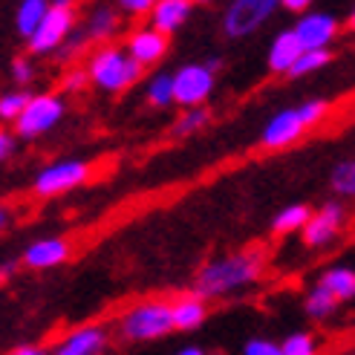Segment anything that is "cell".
I'll list each match as a JSON object with an SVG mask.
<instances>
[{"mask_svg":"<svg viewBox=\"0 0 355 355\" xmlns=\"http://www.w3.org/2000/svg\"><path fill=\"white\" fill-rule=\"evenodd\" d=\"M352 355H355V352H352Z\"/></svg>","mask_w":355,"mask_h":355,"instance_id":"obj_40","label":"cell"},{"mask_svg":"<svg viewBox=\"0 0 355 355\" xmlns=\"http://www.w3.org/2000/svg\"><path fill=\"white\" fill-rule=\"evenodd\" d=\"M119 9L130 17H150L153 12V0H121Z\"/></svg>","mask_w":355,"mask_h":355,"instance_id":"obj_31","label":"cell"},{"mask_svg":"<svg viewBox=\"0 0 355 355\" xmlns=\"http://www.w3.org/2000/svg\"><path fill=\"white\" fill-rule=\"evenodd\" d=\"M93 168L84 162V159H61V162H52L46 168H41L32 180V191L38 197L49 200V197H61V193L73 191L78 185H84L90 180Z\"/></svg>","mask_w":355,"mask_h":355,"instance_id":"obj_6","label":"cell"},{"mask_svg":"<svg viewBox=\"0 0 355 355\" xmlns=\"http://www.w3.org/2000/svg\"><path fill=\"white\" fill-rule=\"evenodd\" d=\"M344 205L341 202H324L318 211H312V217L306 228L300 232V243L306 248H327L344 228Z\"/></svg>","mask_w":355,"mask_h":355,"instance_id":"obj_9","label":"cell"},{"mask_svg":"<svg viewBox=\"0 0 355 355\" xmlns=\"http://www.w3.org/2000/svg\"><path fill=\"white\" fill-rule=\"evenodd\" d=\"M69 240L67 237H38L24 248V263L29 269H55V266L67 263L69 257Z\"/></svg>","mask_w":355,"mask_h":355,"instance_id":"obj_15","label":"cell"},{"mask_svg":"<svg viewBox=\"0 0 355 355\" xmlns=\"http://www.w3.org/2000/svg\"><path fill=\"white\" fill-rule=\"evenodd\" d=\"M349 26H352V29H355V9H352V12H349Z\"/></svg>","mask_w":355,"mask_h":355,"instance_id":"obj_39","label":"cell"},{"mask_svg":"<svg viewBox=\"0 0 355 355\" xmlns=\"http://www.w3.org/2000/svg\"><path fill=\"white\" fill-rule=\"evenodd\" d=\"M64 116H67V101L61 93H35L21 119L15 121V133L21 139H38L52 128H58Z\"/></svg>","mask_w":355,"mask_h":355,"instance_id":"obj_5","label":"cell"},{"mask_svg":"<svg viewBox=\"0 0 355 355\" xmlns=\"http://www.w3.org/2000/svg\"><path fill=\"white\" fill-rule=\"evenodd\" d=\"M173 332V318H171V300H139L128 306L116 318V335L130 344H145L159 341Z\"/></svg>","mask_w":355,"mask_h":355,"instance_id":"obj_2","label":"cell"},{"mask_svg":"<svg viewBox=\"0 0 355 355\" xmlns=\"http://www.w3.org/2000/svg\"><path fill=\"white\" fill-rule=\"evenodd\" d=\"M141 69L124 46L116 44H104L98 49L90 52L87 58V76H90V84H96L104 93H124L141 78Z\"/></svg>","mask_w":355,"mask_h":355,"instance_id":"obj_3","label":"cell"},{"mask_svg":"<svg viewBox=\"0 0 355 355\" xmlns=\"http://www.w3.org/2000/svg\"><path fill=\"white\" fill-rule=\"evenodd\" d=\"M29 93L24 90H6V93H0V121H17L21 119V113L26 110V104H29Z\"/></svg>","mask_w":355,"mask_h":355,"instance_id":"obj_27","label":"cell"},{"mask_svg":"<svg viewBox=\"0 0 355 355\" xmlns=\"http://www.w3.org/2000/svg\"><path fill=\"white\" fill-rule=\"evenodd\" d=\"M280 9L277 0H232L220 17L225 38H248L260 32L272 21V15Z\"/></svg>","mask_w":355,"mask_h":355,"instance_id":"obj_4","label":"cell"},{"mask_svg":"<svg viewBox=\"0 0 355 355\" xmlns=\"http://www.w3.org/2000/svg\"><path fill=\"white\" fill-rule=\"evenodd\" d=\"M9 225V208L0 205V228H6Z\"/></svg>","mask_w":355,"mask_h":355,"instance_id":"obj_38","label":"cell"},{"mask_svg":"<svg viewBox=\"0 0 355 355\" xmlns=\"http://www.w3.org/2000/svg\"><path fill=\"white\" fill-rule=\"evenodd\" d=\"M214 69L205 64H182L173 73V104H180L182 110L205 107V101L214 93Z\"/></svg>","mask_w":355,"mask_h":355,"instance_id":"obj_8","label":"cell"},{"mask_svg":"<svg viewBox=\"0 0 355 355\" xmlns=\"http://www.w3.org/2000/svg\"><path fill=\"white\" fill-rule=\"evenodd\" d=\"M171 318H173V329L180 332H193L205 324L208 318V304L200 295H180L171 300Z\"/></svg>","mask_w":355,"mask_h":355,"instance_id":"obj_17","label":"cell"},{"mask_svg":"<svg viewBox=\"0 0 355 355\" xmlns=\"http://www.w3.org/2000/svg\"><path fill=\"white\" fill-rule=\"evenodd\" d=\"M332 61V49H306L304 55L297 58V64L292 67V78H304L309 73H318V69H324L327 64Z\"/></svg>","mask_w":355,"mask_h":355,"instance_id":"obj_25","label":"cell"},{"mask_svg":"<svg viewBox=\"0 0 355 355\" xmlns=\"http://www.w3.org/2000/svg\"><path fill=\"white\" fill-rule=\"evenodd\" d=\"M110 344V329L104 324H84L67 332L52 355H101Z\"/></svg>","mask_w":355,"mask_h":355,"instance_id":"obj_12","label":"cell"},{"mask_svg":"<svg viewBox=\"0 0 355 355\" xmlns=\"http://www.w3.org/2000/svg\"><path fill=\"white\" fill-rule=\"evenodd\" d=\"M87 84H90V76H87V69H73V73H67L64 81H61L64 93H81Z\"/></svg>","mask_w":355,"mask_h":355,"instance_id":"obj_32","label":"cell"},{"mask_svg":"<svg viewBox=\"0 0 355 355\" xmlns=\"http://www.w3.org/2000/svg\"><path fill=\"white\" fill-rule=\"evenodd\" d=\"M309 217H312V208H309V205H304V202H292V205L280 208L277 214H275V220H272V232H275V234H300V232L306 228Z\"/></svg>","mask_w":355,"mask_h":355,"instance_id":"obj_21","label":"cell"},{"mask_svg":"<svg viewBox=\"0 0 355 355\" xmlns=\"http://www.w3.org/2000/svg\"><path fill=\"white\" fill-rule=\"evenodd\" d=\"M338 309V300L329 295V289H324L321 283L309 286V292L304 295V312L312 318V321H327V318L335 315Z\"/></svg>","mask_w":355,"mask_h":355,"instance_id":"obj_22","label":"cell"},{"mask_svg":"<svg viewBox=\"0 0 355 355\" xmlns=\"http://www.w3.org/2000/svg\"><path fill=\"white\" fill-rule=\"evenodd\" d=\"M304 52H306L304 44H300L295 29L289 26V29L277 32L275 38H272L269 49H266V67H269L272 73H277V76H289L292 67L297 64V58L304 55Z\"/></svg>","mask_w":355,"mask_h":355,"instance_id":"obj_14","label":"cell"},{"mask_svg":"<svg viewBox=\"0 0 355 355\" xmlns=\"http://www.w3.org/2000/svg\"><path fill=\"white\" fill-rule=\"evenodd\" d=\"M304 133H306V124H304V119H300L297 107H283L263 124L260 145L266 150H283V148L295 145Z\"/></svg>","mask_w":355,"mask_h":355,"instance_id":"obj_11","label":"cell"},{"mask_svg":"<svg viewBox=\"0 0 355 355\" xmlns=\"http://www.w3.org/2000/svg\"><path fill=\"white\" fill-rule=\"evenodd\" d=\"M173 355H205V349L202 347H193V344H188V347H180Z\"/></svg>","mask_w":355,"mask_h":355,"instance_id":"obj_37","label":"cell"},{"mask_svg":"<svg viewBox=\"0 0 355 355\" xmlns=\"http://www.w3.org/2000/svg\"><path fill=\"white\" fill-rule=\"evenodd\" d=\"M12 148H15V139L9 130H0V162L12 156Z\"/></svg>","mask_w":355,"mask_h":355,"instance_id":"obj_34","label":"cell"},{"mask_svg":"<svg viewBox=\"0 0 355 355\" xmlns=\"http://www.w3.org/2000/svg\"><path fill=\"white\" fill-rule=\"evenodd\" d=\"M211 121L208 107H193V110H182V116L173 121V136H191V133H200L205 124Z\"/></svg>","mask_w":355,"mask_h":355,"instance_id":"obj_26","label":"cell"},{"mask_svg":"<svg viewBox=\"0 0 355 355\" xmlns=\"http://www.w3.org/2000/svg\"><path fill=\"white\" fill-rule=\"evenodd\" d=\"M76 29V9L73 3H49V12L44 17V24L38 26V32L26 41L29 52L35 55H46V52H61V46L73 38Z\"/></svg>","mask_w":355,"mask_h":355,"instance_id":"obj_7","label":"cell"},{"mask_svg":"<svg viewBox=\"0 0 355 355\" xmlns=\"http://www.w3.org/2000/svg\"><path fill=\"white\" fill-rule=\"evenodd\" d=\"M145 98L150 107L165 110L173 104V73H156L145 84Z\"/></svg>","mask_w":355,"mask_h":355,"instance_id":"obj_23","label":"cell"},{"mask_svg":"<svg viewBox=\"0 0 355 355\" xmlns=\"http://www.w3.org/2000/svg\"><path fill=\"white\" fill-rule=\"evenodd\" d=\"M9 355H52V349H44L38 344H24V347H15Z\"/></svg>","mask_w":355,"mask_h":355,"instance_id":"obj_35","label":"cell"},{"mask_svg":"<svg viewBox=\"0 0 355 355\" xmlns=\"http://www.w3.org/2000/svg\"><path fill=\"white\" fill-rule=\"evenodd\" d=\"M297 113H300V119H304L306 130H309V128H315V124H321V121L327 119V113H329V101H324V98H309V101L300 104Z\"/></svg>","mask_w":355,"mask_h":355,"instance_id":"obj_29","label":"cell"},{"mask_svg":"<svg viewBox=\"0 0 355 355\" xmlns=\"http://www.w3.org/2000/svg\"><path fill=\"white\" fill-rule=\"evenodd\" d=\"M318 283H321L324 289H329V295L338 300V304L355 297V269L352 266H329V269H324Z\"/></svg>","mask_w":355,"mask_h":355,"instance_id":"obj_19","label":"cell"},{"mask_svg":"<svg viewBox=\"0 0 355 355\" xmlns=\"http://www.w3.org/2000/svg\"><path fill=\"white\" fill-rule=\"evenodd\" d=\"M193 12V3L191 0H156L153 3V12L148 17V24L156 29V32H162L171 38V32H176L180 26L188 24V17Z\"/></svg>","mask_w":355,"mask_h":355,"instance_id":"obj_16","label":"cell"},{"mask_svg":"<svg viewBox=\"0 0 355 355\" xmlns=\"http://www.w3.org/2000/svg\"><path fill=\"white\" fill-rule=\"evenodd\" d=\"M49 12V3L46 0H21L15 9V29L21 38H32L35 32H38V26L44 24V17Z\"/></svg>","mask_w":355,"mask_h":355,"instance_id":"obj_20","label":"cell"},{"mask_svg":"<svg viewBox=\"0 0 355 355\" xmlns=\"http://www.w3.org/2000/svg\"><path fill=\"white\" fill-rule=\"evenodd\" d=\"M124 49H128V55H130L141 69L153 67V64H159V61L168 55V35L156 32L150 24L136 26V29L128 35V41H124Z\"/></svg>","mask_w":355,"mask_h":355,"instance_id":"obj_13","label":"cell"},{"mask_svg":"<svg viewBox=\"0 0 355 355\" xmlns=\"http://www.w3.org/2000/svg\"><path fill=\"white\" fill-rule=\"evenodd\" d=\"M243 355H283V347L272 338H248Z\"/></svg>","mask_w":355,"mask_h":355,"instance_id":"obj_30","label":"cell"},{"mask_svg":"<svg viewBox=\"0 0 355 355\" xmlns=\"http://www.w3.org/2000/svg\"><path fill=\"white\" fill-rule=\"evenodd\" d=\"M295 35L304 44V49H329V44L338 38L341 24L332 12H321V9H309L297 17V24L292 26Z\"/></svg>","mask_w":355,"mask_h":355,"instance_id":"obj_10","label":"cell"},{"mask_svg":"<svg viewBox=\"0 0 355 355\" xmlns=\"http://www.w3.org/2000/svg\"><path fill=\"white\" fill-rule=\"evenodd\" d=\"M9 73H12V81H15V84H26V81H32V76H35V67H32L29 58H15L12 67H9Z\"/></svg>","mask_w":355,"mask_h":355,"instance_id":"obj_33","label":"cell"},{"mask_svg":"<svg viewBox=\"0 0 355 355\" xmlns=\"http://www.w3.org/2000/svg\"><path fill=\"white\" fill-rule=\"evenodd\" d=\"M280 6H283V9H289V12H300V15L312 9V6H309V0H283Z\"/></svg>","mask_w":355,"mask_h":355,"instance_id":"obj_36","label":"cell"},{"mask_svg":"<svg viewBox=\"0 0 355 355\" xmlns=\"http://www.w3.org/2000/svg\"><path fill=\"white\" fill-rule=\"evenodd\" d=\"M283 355H318V338L312 332H289L286 338H283Z\"/></svg>","mask_w":355,"mask_h":355,"instance_id":"obj_28","label":"cell"},{"mask_svg":"<svg viewBox=\"0 0 355 355\" xmlns=\"http://www.w3.org/2000/svg\"><path fill=\"white\" fill-rule=\"evenodd\" d=\"M329 185L335 193L355 200V159H344L335 165V171L329 173Z\"/></svg>","mask_w":355,"mask_h":355,"instance_id":"obj_24","label":"cell"},{"mask_svg":"<svg viewBox=\"0 0 355 355\" xmlns=\"http://www.w3.org/2000/svg\"><path fill=\"white\" fill-rule=\"evenodd\" d=\"M121 26V15H119V6H107V3H98L90 9L84 21V38L90 41H110L113 35L119 32Z\"/></svg>","mask_w":355,"mask_h":355,"instance_id":"obj_18","label":"cell"},{"mask_svg":"<svg viewBox=\"0 0 355 355\" xmlns=\"http://www.w3.org/2000/svg\"><path fill=\"white\" fill-rule=\"evenodd\" d=\"M263 275V252L248 248V252H234L217 260H208L193 277V295L202 300L232 297L252 283H257Z\"/></svg>","mask_w":355,"mask_h":355,"instance_id":"obj_1","label":"cell"}]
</instances>
